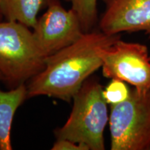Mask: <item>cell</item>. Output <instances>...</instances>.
<instances>
[{
	"label": "cell",
	"instance_id": "cell-7",
	"mask_svg": "<svg viewBox=\"0 0 150 150\" xmlns=\"http://www.w3.org/2000/svg\"><path fill=\"white\" fill-rule=\"evenodd\" d=\"M105 10L99 22L106 34L144 32L150 38V0H102Z\"/></svg>",
	"mask_w": 150,
	"mask_h": 150
},
{
	"label": "cell",
	"instance_id": "cell-3",
	"mask_svg": "<svg viewBox=\"0 0 150 150\" xmlns=\"http://www.w3.org/2000/svg\"><path fill=\"white\" fill-rule=\"evenodd\" d=\"M29 28L18 22H0V72L11 83H24L45 66L47 56Z\"/></svg>",
	"mask_w": 150,
	"mask_h": 150
},
{
	"label": "cell",
	"instance_id": "cell-1",
	"mask_svg": "<svg viewBox=\"0 0 150 150\" xmlns=\"http://www.w3.org/2000/svg\"><path fill=\"white\" fill-rule=\"evenodd\" d=\"M120 38L91 31L76 42L47 56L44 69L33 76L27 87V97L40 95L70 102L84 82L102 67L101 51Z\"/></svg>",
	"mask_w": 150,
	"mask_h": 150
},
{
	"label": "cell",
	"instance_id": "cell-15",
	"mask_svg": "<svg viewBox=\"0 0 150 150\" xmlns=\"http://www.w3.org/2000/svg\"><path fill=\"white\" fill-rule=\"evenodd\" d=\"M149 55H150V50H149Z\"/></svg>",
	"mask_w": 150,
	"mask_h": 150
},
{
	"label": "cell",
	"instance_id": "cell-13",
	"mask_svg": "<svg viewBox=\"0 0 150 150\" xmlns=\"http://www.w3.org/2000/svg\"><path fill=\"white\" fill-rule=\"evenodd\" d=\"M1 79H4V77H3L2 74H1V73L0 72V80H1Z\"/></svg>",
	"mask_w": 150,
	"mask_h": 150
},
{
	"label": "cell",
	"instance_id": "cell-9",
	"mask_svg": "<svg viewBox=\"0 0 150 150\" xmlns=\"http://www.w3.org/2000/svg\"><path fill=\"white\" fill-rule=\"evenodd\" d=\"M44 0H0V13L9 21L33 28Z\"/></svg>",
	"mask_w": 150,
	"mask_h": 150
},
{
	"label": "cell",
	"instance_id": "cell-5",
	"mask_svg": "<svg viewBox=\"0 0 150 150\" xmlns=\"http://www.w3.org/2000/svg\"><path fill=\"white\" fill-rule=\"evenodd\" d=\"M102 74L130 84L136 91H150V55L145 45L118 39L100 53Z\"/></svg>",
	"mask_w": 150,
	"mask_h": 150
},
{
	"label": "cell",
	"instance_id": "cell-4",
	"mask_svg": "<svg viewBox=\"0 0 150 150\" xmlns=\"http://www.w3.org/2000/svg\"><path fill=\"white\" fill-rule=\"evenodd\" d=\"M111 150H150V91L133 88L125 102L110 105Z\"/></svg>",
	"mask_w": 150,
	"mask_h": 150
},
{
	"label": "cell",
	"instance_id": "cell-10",
	"mask_svg": "<svg viewBox=\"0 0 150 150\" xmlns=\"http://www.w3.org/2000/svg\"><path fill=\"white\" fill-rule=\"evenodd\" d=\"M70 2L72 8L79 20L83 31H92L97 24V0H66Z\"/></svg>",
	"mask_w": 150,
	"mask_h": 150
},
{
	"label": "cell",
	"instance_id": "cell-12",
	"mask_svg": "<svg viewBox=\"0 0 150 150\" xmlns=\"http://www.w3.org/2000/svg\"><path fill=\"white\" fill-rule=\"evenodd\" d=\"M52 150H88L85 146L67 139H57Z\"/></svg>",
	"mask_w": 150,
	"mask_h": 150
},
{
	"label": "cell",
	"instance_id": "cell-2",
	"mask_svg": "<svg viewBox=\"0 0 150 150\" xmlns=\"http://www.w3.org/2000/svg\"><path fill=\"white\" fill-rule=\"evenodd\" d=\"M103 86L88 79L73 97V108L64 125L56 129L57 139H67L83 145L88 150H104V133L109 120L108 104Z\"/></svg>",
	"mask_w": 150,
	"mask_h": 150
},
{
	"label": "cell",
	"instance_id": "cell-6",
	"mask_svg": "<svg viewBox=\"0 0 150 150\" xmlns=\"http://www.w3.org/2000/svg\"><path fill=\"white\" fill-rule=\"evenodd\" d=\"M33 29L47 57L76 42L84 33L74 11L65 10L56 0H50L47 10L38 19Z\"/></svg>",
	"mask_w": 150,
	"mask_h": 150
},
{
	"label": "cell",
	"instance_id": "cell-8",
	"mask_svg": "<svg viewBox=\"0 0 150 150\" xmlns=\"http://www.w3.org/2000/svg\"><path fill=\"white\" fill-rule=\"evenodd\" d=\"M27 97V88L22 83L8 91L0 89V150H11V130L15 113Z\"/></svg>",
	"mask_w": 150,
	"mask_h": 150
},
{
	"label": "cell",
	"instance_id": "cell-14",
	"mask_svg": "<svg viewBox=\"0 0 150 150\" xmlns=\"http://www.w3.org/2000/svg\"><path fill=\"white\" fill-rule=\"evenodd\" d=\"M1 13H0V18H1Z\"/></svg>",
	"mask_w": 150,
	"mask_h": 150
},
{
	"label": "cell",
	"instance_id": "cell-11",
	"mask_svg": "<svg viewBox=\"0 0 150 150\" xmlns=\"http://www.w3.org/2000/svg\"><path fill=\"white\" fill-rule=\"evenodd\" d=\"M131 89L123 81L112 79L103 89V97L108 104L113 105L125 102L130 95Z\"/></svg>",
	"mask_w": 150,
	"mask_h": 150
}]
</instances>
